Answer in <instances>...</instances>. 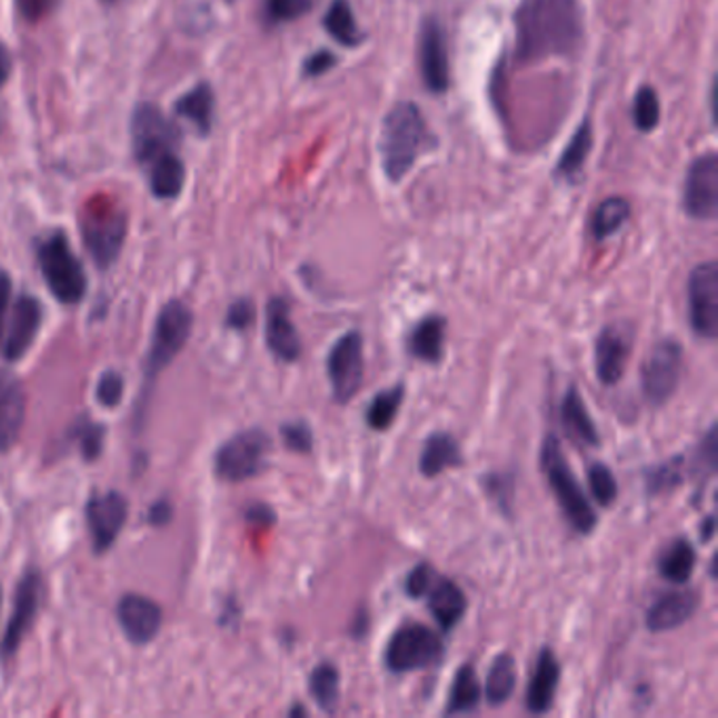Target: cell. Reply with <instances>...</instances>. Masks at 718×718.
Here are the masks:
<instances>
[{
	"instance_id": "obj_9",
	"label": "cell",
	"mask_w": 718,
	"mask_h": 718,
	"mask_svg": "<svg viewBox=\"0 0 718 718\" xmlns=\"http://www.w3.org/2000/svg\"><path fill=\"white\" fill-rule=\"evenodd\" d=\"M44 597V579L37 567H30L21 574L16 586L13 595V607L11 616L4 626V635L0 640V659L11 661L18 656L21 642L30 635L37 616H39L40 605Z\"/></svg>"
},
{
	"instance_id": "obj_51",
	"label": "cell",
	"mask_w": 718,
	"mask_h": 718,
	"mask_svg": "<svg viewBox=\"0 0 718 718\" xmlns=\"http://www.w3.org/2000/svg\"><path fill=\"white\" fill-rule=\"evenodd\" d=\"M11 298H13V282H11V277L0 270V341H2V331H4V322H7V317H9V310H11Z\"/></svg>"
},
{
	"instance_id": "obj_25",
	"label": "cell",
	"mask_w": 718,
	"mask_h": 718,
	"mask_svg": "<svg viewBox=\"0 0 718 718\" xmlns=\"http://www.w3.org/2000/svg\"><path fill=\"white\" fill-rule=\"evenodd\" d=\"M560 419H562L567 437L574 442H578L579 447H599V428H597V423L590 416V411H588L576 386H571L565 392V399L560 405Z\"/></svg>"
},
{
	"instance_id": "obj_5",
	"label": "cell",
	"mask_w": 718,
	"mask_h": 718,
	"mask_svg": "<svg viewBox=\"0 0 718 718\" xmlns=\"http://www.w3.org/2000/svg\"><path fill=\"white\" fill-rule=\"evenodd\" d=\"M80 235L98 268H110L119 260L127 235V218L119 202L108 197L84 202L80 213Z\"/></svg>"
},
{
	"instance_id": "obj_34",
	"label": "cell",
	"mask_w": 718,
	"mask_h": 718,
	"mask_svg": "<svg viewBox=\"0 0 718 718\" xmlns=\"http://www.w3.org/2000/svg\"><path fill=\"white\" fill-rule=\"evenodd\" d=\"M213 110H216V98H213L211 87L205 82L199 84L195 91L186 93L176 106V112L183 119L190 120L199 129L200 136H207L211 131Z\"/></svg>"
},
{
	"instance_id": "obj_13",
	"label": "cell",
	"mask_w": 718,
	"mask_h": 718,
	"mask_svg": "<svg viewBox=\"0 0 718 718\" xmlns=\"http://www.w3.org/2000/svg\"><path fill=\"white\" fill-rule=\"evenodd\" d=\"M131 138L136 157L143 164L171 154L178 146V129L171 120L160 112L152 103H141L133 112L131 120Z\"/></svg>"
},
{
	"instance_id": "obj_18",
	"label": "cell",
	"mask_w": 718,
	"mask_h": 718,
	"mask_svg": "<svg viewBox=\"0 0 718 718\" xmlns=\"http://www.w3.org/2000/svg\"><path fill=\"white\" fill-rule=\"evenodd\" d=\"M635 331L626 322L607 325L595 343V367L597 378L605 386H616L624 378L630 359Z\"/></svg>"
},
{
	"instance_id": "obj_19",
	"label": "cell",
	"mask_w": 718,
	"mask_h": 718,
	"mask_svg": "<svg viewBox=\"0 0 718 718\" xmlns=\"http://www.w3.org/2000/svg\"><path fill=\"white\" fill-rule=\"evenodd\" d=\"M117 619L122 635L133 645H148L159 637L162 628V609L157 600L129 592L120 597Z\"/></svg>"
},
{
	"instance_id": "obj_36",
	"label": "cell",
	"mask_w": 718,
	"mask_h": 718,
	"mask_svg": "<svg viewBox=\"0 0 718 718\" xmlns=\"http://www.w3.org/2000/svg\"><path fill=\"white\" fill-rule=\"evenodd\" d=\"M632 207L630 202L621 197H609L600 200L599 207L595 209L592 216V235L597 240H607L630 221Z\"/></svg>"
},
{
	"instance_id": "obj_42",
	"label": "cell",
	"mask_w": 718,
	"mask_h": 718,
	"mask_svg": "<svg viewBox=\"0 0 718 718\" xmlns=\"http://www.w3.org/2000/svg\"><path fill=\"white\" fill-rule=\"evenodd\" d=\"M718 466V440H717V426H710V430L704 435V439L696 449V456L691 461V475L696 479L704 480L712 479L717 475Z\"/></svg>"
},
{
	"instance_id": "obj_56",
	"label": "cell",
	"mask_w": 718,
	"mask_h": 718,
	"mask_svg": "<svg viewBox=\"0 0 718 718\" xmlns=\"http://www.w3.org/2000/svg\"><path fill=\"white\" fill-rule=\"evenodd\" d=\"M298 715H300V717H306V715H308V710H306L303 706H300V704H296V706L289 710V717H298Z\"/></svg>"
},
{
	"instance_id": "obj_2",
	"label": "cell",
	"mask_w": 718,
	"mask_h": 718,
	"mask_svg": "<svg viewBox=\"0 0 718 718\" xmlns=\"http://www.w3.org/2000/svg\"><path fill=\"white\" fill-rule=\"evenodd\" d=\"M435 136L413 101H399L381 120L379 162L383 176L399 183L416 167L419 157L435 148Z\"/></svg>"
},
{
	"instance_id": "obj_55",
	"label": "cell",
	"mask_w": 718,
	"mask_h": 718,
	"mask_svg": "<svg viewBox=\"0 0 718 718\" xmlns=\"http://www.w3.org/2000/svg\"><path fill=\"white\" fill-rule=\"evenodd\" d=\"M367 621H369V618H367V616H365V618H362V616H359V618H357V621H355V626H352V635H355L357 639H362V637H365V632H367Z\"/></svg>"
},
{
	"instance_id": "obj_3",
	"label": "cell",
	"mask_w": 718,
	"mask_h": 718,
	"mask_svg": "<svg viewBox=\"0 0 718 718\" xmlns=\"http://www.w3.org/2000/svg\"><path fill=\"white\" fill-rule=\"evenodd\" d=\"M539 468L559 503L562 517L571 525V529H576L581 536L592 533L599 525L597 510L584 493V489L579 487V480L576 479L569 466V459L562 453L560 440L555 435H548L541 442Z\"/></svg>"
},
{
	"instance_id": "obj_29",
	"label": "cell",
	"mask_w": 718,
	"mask_h": 718,
	"mask_svg": "<svg viewBox=\"0 0 718 718\" xmlns=\"http://www.w3.org/2000/svg\"><path fill=\"white\" fill-rule=\"evenodd\" d=\"M322 28L329 37L340 42L341 47H359L365 40V32L360 30L355 11L348 0H333L322 18Z\"/></svg>"
},
{
	"instance_id": "obj_6",
	"label": "cell",
	"mask_w": 718,
	"mask_h": 718,
	"mask_svg": "<svg viewBox=\"0 0 718 718\" xmlns=\"http://www.w3.org/2000/svg\"><path fill=\"white\" fill-rule=\"evenodd\" d=\"M272 440L266 430L249 428L221 442L213 458L216 477L223 482L256 479L268 468Z\"/></svg>"
},
{
	"instance_id": "obj_26",
	"label": "cell",
	"mask_w": 718,
	"mask_h": 718,
	"mask_svg": "<svg viewBox=\"0 0 718 718\" xmlns=\"http://www.w3.org/2000/svg\"><path fill=\"white\" fill-rule=\"evenodd\" d=\"M445 329L447 320L440 315H428L418 320L407 336V352L413 359L437 365L445 352Z\"/></svg>"
},
{
	"instance_id": "obj_12",
	"label": "cell",
	"mask_w": 718,
	"mask_h": 718,
	"mask_svg": "<svg viewBox=\"0 0 718 718\" xmlns=\"http://www.w3.org/2000/svg\"><path fill=\"white\" fill-rule=\"evenodd\" d=\"M327 376L331 381L333 399L346 405L357 397L365 376L362 359V336L348 331L336 341L327 355Z\"/></svg>"
},
{
	"instance_id": "obj_8",
	"label": "cell",
	"mask_w": 718,
	"mask_h": 718,
	"mask_svg": "<svg viewBox=\"0 0 718 718\" xmlns=\"http://www.w3.org/2000/svg\"><path fill=\"white\" fill-rule=\"evenodd\" d=\"M442 649L445 645L435 630L423 624H405L388 640L383 661L392 675L416 672L437 664Z\"/></svg>"
},
{
	"instance_id": "obj_4",
	"label": "cell",
	"mask_w": 718,
	"mask_h": 718,
	"mask_svg": "<svg viewBox=\"0 0 718 718\" xmlns=\"http://www.w3.org/2000/svg\"><path fill=\"white\" fill-rule=\"evenodd\" d=\"M195 327V315L188 303L181 300H169L157 315L152 340L143 360V395L141 402L148 405L150 390L157 383L160 373L178 359L186 341L190 340Z\"/></svg>"
},
{
	"instance_id": "obj_57",
	"label": "cell",
	"mask_w": 718,
	"mask_h": 718,
	"mask_svg": "<svg viewBox=\"0 0 718 718\" xmlns=\"http://www.w3.org/2000/svg\"><path fill=\"white\" fill-rule=\"evenodd\" d=\"M0 605H2V590H0Z\"/></svg>"
},
{
	"instance_id": "obj_39",
	"label": "cell",
	"mask_w": 718,
	"mask_h": 718,
	"mask_svg": "<svg viewBox=\"0 0 718 718\" xmlns=\"http://www.w3.org/2000/svg\"><path fill=\"white\" fill-rule=\"evenodd\" d=\"M68 437L77 442L80 458L84 461H98L103 453L106 426L89 418H79L68 430Z\"/></svg>"
},
{
	"instance_id": "obj_53",
	"label": "cell",
	"mask_w": 718,
	"mask_h": 718,
	"mask_svg": "<svg viewBox=\"0 0 718 718\" xmlns=\"http://www.w3.org/2000/svg\"><path fill=\"white\" fill-rule=\"evenodd\" d=\"M715 533H717V517L715 515H708L706 519L699 522V539L704 544H708L710 539L715 538Z\"/></svg>"
},
{
	"instance_id": "obj_24",
	"label": "cell",
	"mask_w": 718,
	"mask_h": 718,
	"mask_svg": "<svg viewBox=\"0 0 718 718\" xmlns=\"http://www.w3.org/2000/svg\"><path fill=\"white\" fill-rule=\"evenodd\" d=\"M426 597H428V609L432 618L437 619V624L445 632L453 630L468 609L463 590L451 579H435Z\"/></svg>"
},
{
	"instance_id": "obj_54",
	"label": "cell",
	"mask_w": 718,
	"mask_h": 718,
	"mask_svg": "<svg viewBox=\"0 0 718 718\" xmlns=\"http://www.w3.org/2000/svg\"><path fill=\"white\" fill-rule=\"evenodd\" d=\"M11 74V56L4 49V44H0V87L7 82Z\"/></svg>"
},
{
	"instance_id": "obj_23",
	"label": "cell",
	"mask_w": 718,
	"mask_h": 718,
	"mask_svg": "<svg viewBox=\"0 0 718 718\" xmlns=\"http://www.w3.org/2000/svg\"><path fill=\"white\" fill-rule=\"evenodd\" d=\"M560 664L550 647L539 651L529 687H527V710L533 715H546L552 706L559 691Z\"/></svg>"
},
{
	"instance_id": "obj_52",
	"label": "cell",
	"mask_w": 718,
	"mask_h": 718,
	"mask_svg": "<svg viewBox=\"0 0 718 718\" xmlns=\"http://www.w3.org/2000/svg\"><path fill=\"white\" fill-rule=\"evenodd\" d=\"M245 519L249 520V522H256V525H272L275 522V512L266 503H253L245 512Z\"/></svg>"
},
{
	"instance_id": "obj_7",
	"label": "cell",
	"mask_w": 718,
	"mask_h": 718,
	"mask_svg": "<svg viewBox=\"0 0 718 718\" xmlns=\"http://www.w3.org/2000/svg\"><path fill=\"white\" fill-rule=\"evenodd\" d=\"M39 266L49 291L61 303H79L87 293V275L68 239L56 232L39 247Z\"/></svg>"
},
{
	"instance_id": "obj_44",
	"label": "cell",
	"mask_w": 718,
	"mask_h": 718,
	"mask_svg": "<svg viewBox=\"0 0 718 718\" xmlns=\"http://www.w3.org/2000/svg\"><path fill=\"white\" fill-rule=\"evenodd\" d=\"M280 439L282 445L293 453H310L315 449V435L312 428L306 421H287L280 426Z\"/></svg>"
},
{
	"instance_id": "obj_16",
	"label": "cell",
	"mask_w": 718,
	"mask_h": 718,
	"mask_svg": "<svg viewBox=\"0 0 718 718\" xmlns=\"http://www.w3.org/2000/svg\"><path fill=\"white\" fill-rule=\"evenodd\" d=\"M42 325V303L37 298L23 293L11 303L9 317L4 322L0 357L7 362H18L28 355L39 336Z\"/></svg>"
},
{
	"instance_id": "obj_41",
	"label": "cell",
	"mask_w": 718,
	"mask_h": 718,
	"mask_svg": "<svg viewBox=\"0 0 718 718\" xmlns=\"http://www.w3.org/2000/svg\"><path fill=\"white\" fill-rule=\"evenodd\" d=\"M588 487L600 508H609L618 499V480L607 463L597 461L588 468Z\"/></svg>"
},
{
	"instance_id": "obj_58",
	"label": "cell",
	"mask_w": 718,
	"mask_h": 718,
	"mask_svg": "<svg viewBox=\"0 0 718 718\" xmlns=\"http://www.w3.org/2000/svg\"><path fill=\"white\" fill-rule=\"evenodd\" d=\"M106 2H119V0H106Z\"/></svg>"
},
{
	"instance_id": "obj_43",
	"label": "cell",
	"mask_w": 718,
	"mask_h": 718,
	"mask_svg": "<svg viewBox=\"0 0 718 718\" xmlns=\"http://www.w3.org/2000/svg\"><path fill=\"white\" fill-rule=\"evenodd\" d=\"M319 0H268L266 18L275 23L296 21L308 16Z\"/></svg>"
},
{
	"instance_id": "obj_27",
	"label": "cell",
	"mask_w": 718,
	"mask_h": 718,
	"mask_svg": "<svg viewBox=\"0 0 718 718\" xmlns=\"http://www.w3.org/2000/svg\"><path fill=\"white\" fill-rule=\"evenodd\" d=\"M461 463H463V456H461L458 440L453 439L449 432L430 435L419 453V472L426 479H435L449 468H459Z\"/></svg>"
},
{
	"instance_id": "obj_15",
	"label": "cell",
	"mask_w": 718,
	"mask_h": 718,
	"mask_svg": "<svg viewBox=\"0 0 718 718\" xmlns=\"http://www.w3.org/2000/svg\"><path fill=\"white\" fill-rule=\"evenodd\" d=\"M129 517V501L119 491H103L91 496L84 506V520L96 555H106Z\"/></svg>"
},
{
	"instance_id": "obj_47",
	"label": "cell",
	"mask_w": 718,
	"mask_h": 718,
	"mask_svg": "<svg viewBox=\"0 0 718 718\" xmlns=\"http://www.w3.org/2000/svg\"><path fill=\"white\" fill-rule=\"evenodd\" d=\"M435 579H437L435 569L430 565H426V562H419L418 567H413L409 571L407 579H405V592H407V597H411V599L426 597V592L430 590V586H432Z\"/></svg>"
},
{
	"instance_id": "obj_40",
	"label": "cell",
	"mask_w": 718,
	"mask_h": 718,
	"mask_svg": "<svg viewBox=\"0 0 718 718\" xmlns=\"http://www.w3.org/2000/svg\"><path fill=\"white\" fill-rule=\"evenodd\" d=\"M632 120L640 133H651L659 124V98L654 87H640L632 101Z\"/></svg>"
},
{
	"instance_id": "obj_48",
	"label": "cell",
	"mask_w": 718,
	"mask_h": 718,
	"mask_svg": "<svg viewBox=\"0 0 718 718\" xmlns=\"http://www.w3.org/2000/svg\"><path fill=\"white\" fill-rule=\"evenodd\" d=\"M338 63V58L331 53V51H317L312 53L308 60L303 61V77L308 79H317V77H322L327 74L333 66Z\"/></svg>"
},
{
	"instance_id": "obj_31",
	"label": "cell",
	"mask_w": 718,
	"mask_h": 718,
	"mask_svg": "<svg viewBox=\"0 0 718 718\" xmlns=\"http://www.w3.org/2000/svg\"><path fill=\"white\" fill-rule=\"evenodd\" d=\"M592 141H595V133H592V122L590 119H584L579 122L578 131L574 133L571 141L567 143V148L562 150L559 162H557V176L562 180H576L586 160L590 157L592 150Z\"/></svg>"
},
{
	"instance_id": "obj_1",
	"label": "cell",
	"mask_w": 718,
	"mask_h": 718,
	"mask_svg": "<svg viewBox=\"0 0 718 718\" xmlns=\"http://www.w3.org/2000/svg\"><path fill=\"white\" fill-rule=\"evenodd\" d=\"M515 30L520 63L576 58L586 37L584 11L579 0H520Z\"/></svg>"
},
{
	"instance_id": "obj_45",
	"label": "cell",
	"mask_w": 718,
	"mask_h": 718,
	"mask_svg": "<svg viewBox=\"0 0 718 718\" xmlns=\"http://www.w3.org/2000/svg\"><path fill=\"white\" fill-rule=\"evenodd\" d=\"M122 397H124V378L114 369L103 371L96 386V400L103 409H117Z\"/></svg>"
},
{
	"instance_id": "obj_46",
	"label": "cell",
	"mask_w": 718,
	"mask_h": 718,
	"mask_svg": "<svg viewBox=\"0 0 718 718\" xmlns=\"http://www.w3.org/2000/svg\"><path fill=\"white\" fill-rule=\"evenodd\" d=\"M253 322H256V303L249 298L232 301L223 320V325L232 331H247Z\"/></svg>"
},
{
	"instance_id": "obj_49",
	"label": "cell",
	"mask_w": 718,
	"mask_h": 718,
	"mask_svg": "<svg viewBox=\"0 0 718 718\" xmlns=\"http://www.w3.org/2000/svg\"><path fill=\"white\" fill-rule=\"evenodd\" d=\"M58 2L60 0H18V7L26 20L40 21L58 7Z\"/></svg>"
},
{
	"instance_id": "obj_11",
	"label": "cell",
	"mask_w": 718,
	"mask_h": 718,
	"mask_svg": "<svg viewBox=\"0 0 718 718\" xmlns=\"http://www.w3.org/2000/svg\"><path fill=\"white\" fill-rule=\"evenodd\" d=\"M689 325L701 340H715L718 336V266L717 261H704L696 266L687 282Z\"/></svg>"
},
{
	"instance_id": "obj_50",
	"label": "cell",
	"mask_w": 718,
	"mask_h": 718,
	"mask_svg": "<svg viewBox=\"0 0 718 718\" xmlns=\"http://www.w3.org/2000/svg\"><path fill=\"white\" fill-rule=\"evenodd\" d=\"M146 520L152 527H167L173 520V503L169 499H159L154 501L148 512H146Z\"/></svg>"
},
{
	"instance_id": "obj_38",
	"label": "cell",
	"mask_w": 718,
	"mask_h": 718,
	"mask_svg": "<svg viewBox=\"0 0 718 718\" xmlns=\"http://www.w3.org/2000/svg\"><path fill=\"white\" fill-rule=\"evenodd\" d=\"M685 466H687L685 458L675 456V458L666 459L658 466H654L651 470H647V475H645L647 493L649 496H664V493L675 491L677 487L685 482V475H687Z\"/></svg>"
},
{
	"instance_id": "obj_28",
	"label": "cell",
	"mask_w": 718,
	"mask_h": 718,
	"mask_svg": "<svg viewBox=\"0 0 718 718\" xmlns=\"http://www.w3.org/2000/svg\"><path fill=\"white\" fill-rule=\"evenodd\" d=\"M696 569V548L687 538L672 539L659 555L658 571L670 584H687Z\"/></svg>"
},
{
	"instance_id": "obj_10",
	"label": "cell",
	"mask_w": 718,
	"mask_h": 718,
	"mask_svg": "<svg viewBox=\"0 0 718 718\" xmlns=\"http://www.w3.org/2000/svg\"><path fill=\"white\" fill-rule=\"evenodd\" d=\"M682 378V346L672 338L659 340L640 367V388L647 402L661 407L679 388Z\"/></svg>"
},
{
	"instance_id": "obj_22",
	"label": "cell",
	"mask_w": 718,
	"mask_h": 718,
	"mask_svg": "<svg viewBox=\"0 0 718 718\" xmlns=\"http://www.w3.org/2000/svg\"><path fill=\"white\" fill-rule=\"evenodd\" d=\"M698 607L699 595L696 590L666 592L647 609L645 626L656 635L677 630L685 621L694 618Z\"/></svg>"
},
{
	"instance_id": "obj_33",
	"label": "cell",
	"mask_w": 718,
	"mask_h": 718,
	"mask_svg": "<svg viewBox=\"0 0 718 718\" xmlns=\"http://www.w3.org/2000/svg\"><path fill=\"white\" fill-rule=\"evenodd\" d=\"M517 689V661L508 654L493 659L487 679H485V698L491 706L506 704Z\"/></svg>"
},
{
	"instance_id": "obj_17",
	"label": "cell",
	"mask_w": 718,
	"mask_h": 718,
	"mask_svg": "<svg viewBox=\"0 0 718 718\" xmlns=\"http://www.w3.org/2000/svg\"><path fill=\"white\" fill-rule=\"evenodd\" d=\"M419 70L430 93L442 96L449 89V58L445 30L437 18H426L419 32Z\"/></svg>"
},
{
	"instance_id": "obj_21",
	"label": "cell",
	"mask_w": 718,
	"mask_h": 718,
	"mask_svg": "<svg viewBox=\"0 0 718 718\" xmlns=\"http://www.w3.org/2000/svg\"><path fill=\"white\" fill-rule=\"evenodd\" d=\"M266 346L272 357L282 362H296L301 357L298 327L291 320V306L285 298H272L266 306Z\"/></svg>"
},
{
	"instance_id": "obj_35",
	"label": "cell",
	"mask_w": 718,
	"mask_h": 718,
	"mask_svg": "<svg viewBox=\"0 0 718 718\" xmlns=\"http://www.w3.org/2000/svg\"><path fill=\"white\" fill-rule=\"evenodd\" d=\"M186 169L173 152L150 162V186L154 197L159 199H176L183 188Z\"/></svg>"
},
{
	"instance_id": "obj_32",
	"label": "cell",
	"mask_w": 718,
	"mask_h": 718,
	"mask_svg": "<svg viewBox=\"0 0 718 718\" xmlns=\"http://www.w3.org/2000/svg\"><path fill=\"white\" fill-rule=\"evenodd\" d=\"M310 696L325 715H333L340 704V670L331 661H320L308 677Z\"/></svg>"
},
{
	"instance_id": "obj_30",
	"label": "cell",
	"mask_w": 718,
	"mask_h": 718,
	"mask_svg": "<svg viewBox=\"0 0 718 718\" xmlns=\"http://www.w3.org/2000/svg\"><path fill=\"white\" fill-rule=\"evenodd\" d=\"M482 699V685H480L477 670L472 664H461L459 666L456 677H453V685H451V694L447 698V715H463V712H472Z\"/></svg>"
},
{
	"instance_id": "obj_14",
	"label": "cell",
	"mask_w": 718,
	"mask_h": 718,
	"mask_svg": "<svg viewBox=\"0 0 718 718\" xmlns=\"http://www.w3.org/2000/svg\"><path fill=\"white\" fill-rule=\"evenodd\" d=\"M682 211L698 221L718 218V154L708 152L691 162L682 186Z\"/></svg>"
},
{
	"instance_id": "obj_20",
	"label": "cell",
	"mask_w": 718,
	"mask_h": 718,
	"mask_svg": "<svg viewBox=\"0 0 718 718\" xmlns=\"http://www.w3.org/2000/svg\"><path fill=\"white\" fill-rule=\"evenodd\" d=\"M26 390L20 376L0 367V453H9L20 440L26 421Z\"/></svg>"
},
{
	"instance_id": "obj_37",
	"label": "cell",
	"mask_w": 718,
	"mask_h": 718,
	"mask_svg": "<svg viewBox=\"0 0 718 718\" xmlns=\"http://www.w3.org/2000/svg\"><path fill=\"white\" fill-rule=\"evenodd\" d=\"M402 399H405V383H397L388 390H381L378 392L367 411H365V419H367V426L376 432H383L388 430L395 419L399 416L400 405H402Z\"/></svg>"
}]
</instances>
